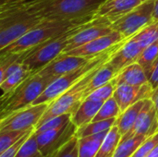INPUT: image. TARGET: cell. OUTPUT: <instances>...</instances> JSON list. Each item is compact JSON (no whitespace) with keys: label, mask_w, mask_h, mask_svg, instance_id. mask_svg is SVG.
I'll return each instance as SVG.
<instances>
[{"label":"cell","mask_w":158,"mask_h":157,"mask_svg":"<svg viewBox=\"0 0 158 157\" xmlns=\"http://www.w3.org/2000/svg\"><path fill=\"white\" fill-rule=\"evenodd\" d=\"M49 104L32 105L0 120V131L28 130L35 129Z\"/></svg>","instance_id":"9"},{"label":"cell","mask_w":158,"mask_h":157,"mask_svg":"<svg viewBox=\"0 0 158 157\" xmlns=\"http://www.w3.org/2000/svg\"><path fill=\"white\" fill-rule=\"evenodd\" d=\"M120 139L121 134L119 130L117 125H114L106 136L95 157H114L115 152L120 143Z\"/></svg>","instance_id":"24"},{"label":"cell","mask_w":158,"mask_h":157,"mask_svg":"<svg viewBox=\"0 0 158 157\" xmlns=\"http://www.w3.org/2000/svg\"><path fill=\"white\" fill-rule=\"evenodd\" d=\"M156 105V113H157V118H158V88L156 90H155L154 93H153V96L151 98Z\"/></svg>","instance_id":"38"},{"label":"cell","mask_w":158,"mask_h":157,"mask_svg":"<svg viewBox=\"0 0 158 157\" xmlns=\"http://www.w3.org/2000/svg\"><path fill=\"white\" fill-rule=\"evenodd\" d=\"M128 40H125L110 50L100 54L98 56H95L92 57L86 64L83 66L71 70L57 79H56L45 90L44 92L33 102L32 105H39V104H50L56 98H58L61 94H63L66 91H68L70 87H72L76 82H78L82 77H84L87 73L90 71L101 68L104 66L115 54V52Z\"/></svg>","instance_id":"5"},{"label":"cell","mask_w":158,"mask_h":157,"mask_svg":"<svg viewBox=\"0 0 158 157\" xmlns=\"http://www.w3.org/2000/svg\"><path fill=\"white\" fill-rule=\"evenodd\" d=\"M147 138L149 137L145 135H135L122 143H119L114 157H131Z\"/></svg>","instance_id":"27"},{"label":"cell","mask_w":158,"mask_h":157,"mask_svg":"<svg viewBox=\"0 0 158 157\" xmlns=\"http://www.w3.org/2000/svg\"><path fill=\"white\" fill-rule=\"evenodd\" d=\"M77 130L78 127L70 120L62 127L35 134L40 152L44 157H48L72 139Z\"/></svg>","instance_id":"10"},{"label":"cell","mask_w":158,"mask_h":157,"mask_svg":"<svg viewBox=\"0 0 158 157\" xmlns=\"http://www.w3.org/2000/svg\"><path fill=\"white\" fill-rule=\"evenodd\" d=\"M116 88H117L116 81H115V80H112L111 81L106 83L105 85H103V86L97 88L96 90H94V92H92L86 97V99L105 103L106 100H108L109 98L114 96V93L116 91Z\"/></svg>","instance_id":"30"},{"label":"cell","mask_w":158,"mask_h":157,"mask_svg":"<svg viewBox=\"0 0 158 157\" xmlns=\"http://www.w3.org/2000/svg\"><path fill=\"white\" fill-rule=\"evenodd\" d=\"M158 58V40L156 42L151 43L147 47L143 48L141 56L138 59V63L145 69L146 74L150 70L153 64Z\"/></svg>","instance_id":"29"},{"label":"cell","mask_w":158,"mask_h":157,"mask_svg":"<svg viewBox=\"0 0 158 157\" xmlns=\"http://www.w3.org/2000/svg\"><path fill=\"white\" fill-rule=\"evenodd\" d=\"M121 114V110L118 106V104L117 103L114 96L106 100L99 109L98 113L94 117L92 122L100 121V120H106L114 118H118Z\"/></svg>","instance_id":"28"},{"label":"cell","mask_w":158,"mask_h":157,"mask_svg":"<svg viewBox=\"0 0 158 157\" xmlns=\"http://www.w3.org/2000/svg\"><path fill=\"white\" fill-rule=\"evenodd\" d=\"M86 23L77 26L68 31H65L56 37L45 41L39 45L24 51V58L22 63L30 70L36 73L45 65H47L59 55H61L67 47L69 40Z\"/></svg>","instance_id":"6"},{"label":"cell","mask_w":158,"mask_h":157,"mask_svg":"<svg viewBox=\"0 0 158 157\" xmlns=\"http://www.w3.org/2000/svg\"><path fill=\"white\" fill-rule=\"evenodd\" d=\"M105 0H31L28 8L43 19L93 18Z\"/></svg>","instance_id":"1"},{"label":"cell","mask_w":158,"mask_h":157,"mask_svg":"<svg viewBox=\"0 0 158 157\" xmlns=\"http://www.w3.org/2000/svg\"><path fill=\"white\" fill-rule=\"evenodd\" d=\"M103 67V66H102ZM95 68L89 73H87L84 77H82L78 82H76L72 87H70L68 91H66L63 94H61L58 98L51 102L41 118L40 121L35 126V129L42 126L47 120L61 116L64 114H74L77 108L80 106L81 102L84 100V95L86 89L94 75V73L99 69Z\"/></svg>","instance_id":"7"},{"label":"cell","mask_w":158,"mask_h":157,"mask_svg":"<svg viewBox=\"0 0 158 157\" xmlns=\"http://www.w3.org/2000/svg\"><path fill=\"white\" fill-rule=\"evenodd\" d=\"M109 130L79 139V157H95Z\"/></svg>","instance_id":"22"},{"label":"cell","mask_w":158,"mask_h":157,"mask_svg":"<svg viewBox=\"0 0 158 157\" xmlns=\"http://www.w3.org/2000/svg\"><path fill=\"white\" fill-rule=\"evenodd\" d=\"M125 40L126 39H124L119 32L113 31L108 34L98 37L83 45H81L79 47H76L70 51L62 54L84 57H94L95 56H98L110 50L111 48H113L114 46H116L117 44Z\"/></svg>","instance_id":"13"},{"label":"cell","mask_w":158,"mask_h":157,"mask_svg":"<svg viewBox=\"0 0 158 157\" xmlns=\"http://www.w3.org/2000/svg\"><path fill=\"white\" fill-rule=\"evenodd\" d=\"M118 75V72L115 70V68L108 63V61L103 66L101 67L93 76L87 89L85 92V95H84V99H86V97L94 90H96L97 88L105 85L106 83L111 81L112 80H114L116 78V76Z\"/></svg>","instance_id":"23"},{"label":"cell","mask_w":158,"mask_h":157,"mask_svg":"<svg viewBox=\"0 0 158 157\" xmlns=\"http://www.w3.org/2000/svg\"><path fill=\"white\" fill-rule=\"evenodd\" d=\"M147 77H148L149 84L152 86V88L154 90H156L158 88V58L156 60V62L153 64L150 70L148 71Z\"/></svg>","instance_id":"37"},{"label":"cell","mask_w":158,"mask_h":157,"mask_svg":"<svg viewBox=\"0 0 158 157\" xmlns=\"http://www.w3.org/2000/svg\"><path fill=\"white\" fill-rule=\"evenodd\" d=\"M25 1H31V0H25Z\"/></svg>","instance_id":"42"},{"label":"cell","mask_w":158,"mask_h":157,"mask_svg":"<svg viewBox=\"0 0 158 157\" xmlns=\"http://www.w3.org/2000/svg\"><path fill=\"white\" fill-rule=\"evenodd\" d=\"M156 132H158L157 113L156 105L150 98L145 100L144 105L141 110L134 126L127 134L121 137L120 143L135 135H145L150 137Z\"/></svg>","instance_id":"12"},{"label":"cell","mask_w":158,"mask_h":157,"mask_svg":"<svg viewBox=\"0 0 158 157\" xmlns=\"http://www.w3.org/2000/svg\"><path fill=\"white\" fill-rule=\"evenodd\" d=\"M26 2L0 10V49L13 43L44 20L28 8Z\"/></svg>","instance_id":"4"},{"label":"cell","mask_w":158,"mask_h":157,"mask_svg":"<svg viewBox=\"0 0 158 157\" xmlns=\"http://www.w3.org/2000/svg\"><path fill=\"white\" fill-rule=\"evenodd\" d=\"M143 49L158 40V20H153L132 38Z\"/></svg>","instance_id":"26"},{"label":"cell","mask_w":158,"mask_h":157,"mask_svg":"<svg viewBox=\"0 0 158 157\" xmlns=\"http://www.w3.org/2000/svg\"><path fill=\"white\" fill-rule=\"evenodd\" d=\"M48 157H79V138L74 136Z\"/></svg>","instance_id":"33"},{"label":"cell","mask_w":158,"mask_h":157,"mask_svg":"<svg viewBox=\"0 0 158 157\" xmlns=\"http://www.w3.org/2000/svg\"><path fill=\"white\" fill-rule=\"evenodd\" d=\"M32 74H34V72L30 70L22 61H18L13 64L6 71L4 81L0 82V88L2 90L1 96L11 93Z\"/></svg>","instance_id":"18"},{"label":"cell","mask_w":158,"mask_h":157,"mask_svg":"<svg viewBox=\"0 0 158 157\" xmlns=\"http://www.w3.org/2000/svg\"><path fill=\"white\" fill-rule=\"evenodd\" d=\"M145 100L139 101L134 105L128 107L124 112H122L117 118L116 125L118 126L121 137L127 134L134 126L138 116L144 105Z\"/></svg>","instance_id":"21"},{"label":"cell","mask_w":158,"mask_h":157,"mask_svg":"<svg viewBox=\"0 0 158 157\" xmlns=\"http://www.w3.org/2000/svg\"><path fill=\"white\" fill-rule=\"evenodd\" d=\"M145 157H158V145L156 146Z\"/></svg>","instance_id":"40"},{"label":"cell","mask_w":158,"mask_h":157,"mask_svg":"<svg viewBox=\"0 0 158 157\" xmlns=\"http://www.w3.org/2000/svg\"><path fill=\"white\" fill-rule=\"evenodd\" d=\"M118 118H110V119H106V120H100V121H95V122H90L88 124H85L80 128H78L77 132L75 136L77 138H83L86 136H91L94 135L106 130H109L114 125H116Z\"/></svg>","instance_id":"25"},{"label":"cell","mask_w":158,"mask_h":157,"mask_svg":"<svg viewBox=\"0 0 158 157\" xmlns=\"http://www.w3.org/2000/svg\"><path fill=\"white\" fill-rule=\"evenodd\" d=\"M15 157H44L39 150L34 131L22 144Z\"/></svg>","instance_id":"32"},{"label":"cell","mask_w":158,"mask_h":157,"mask_svg":"<svg viewBox=\"0 0 158 157\" xmlns=\"http://www.w3.org/2000/svg\"><path fill=\"white\" fill-rule=\"evenodd\" d=\"M94 18V17L75 19H44L19 40L6 47L0 49V56L27 51L53 37L86 23Z\"/></svg>","instance_id":"2"},{"label":"cell","mask_w":158,"mask_h":157,"mask_svg":"<svg viewBox=\"0 0 158 157\" xmlns=\"http://www.w3.org/2000/svg\"><path fill=\"white\" fill-rule=\"evenodd\" d=\"M143 48L133 39L126 41L111 56L108 63L118 73L126 67L138 61Z\"/></svg>","instance_id":"16"},{"label":"cell","mask_w":158,"mask_h":157,"mask_svg":"<svg viewBox=\"0 0 158 157\" xmlns=\"http://www.w3.org/2000/svg\"><path fill=\"white\" fill-rule=\"evenodd\" d=\"M154 89L148 83L143 85H118L114 93V97L118 104L121 113L135 103L150 99L153 96Z\"/></svg>","instance_id":"14"},{"label":"cell","mask_w":158,"mask_h":157,"mask_svg":"<svg viewBox=\"0 0 158 157\" xmlns=\"http://www.w3.org/2000/svg\"><path fill=\"white\" fill-rule=\"evenodd\" d=\"M35 129L28 130H8L0 131V154L6 151L7 148L12 146L18 141H19L28 132L34 130Z\"/></svg>","instance_id":"31"},{"label":"cell","mask_w":158,"mask_h":157,"mask_svg":"<svg viewBox=\"0 0 158 157\" xmlns=\"http://www.w3.org/2000/svg\"><path fill=\"white\" fill-rule=\"evenodd\" d=\"M142 2V0H105L97 9L94 17L106 18L112 22L139 6Z\"/></svg>","instance_id":"17"},{"label":"cell","mask_w":158,"mask_h":157,"mask_svg":"<svg viewBox=\"0 0 158 157\" xmlns=\"http://www.w3.org/2000/svg\"><path fill=\"white\" fill-rule=\"evenodd\" d=\"M143 2H144V1H148V0H142Z\"/></svg>","instance_id":"41"},{"label":"cell","mask_w":158,"mask_h":157,"mask_svg":"<svg viewBox=\"0 0 158 157\" xmlns=\"http://www.w3.org/2000/svg\"><path fill=\"white\" fill-rule=\"evenodd\" d=\"M158 145V132L147 138L131 157H145Z\"/></svg>","instance_id":"35"},{"label":"cell","mask_w":158,"mask_h":157,"mask_svg":"<svg viewBox=\"0 0 158 157\" xmlns=\"http://www.w3.org/2000/svg\"><path fill=\"white\" fill-rule=\"evenodd\" d=\"M117 86L127 85H143L148 83V77L145 69L138 63L135 62L118 73L114 79Z\"/></svg>","instance_id":"19"},{"label":"cell","mask_w":158,"mask_h":157,"mask_svg":"<svg viewBox=\"0 0 158 157\" xmlns=\"http://www.w3.org/2000/svg\"><path fill=\"white\" fill-rule=\"evenodd\" d=\"M154 8L155 0L142 2L125 15L112 21L111 27L113 31L119 32L124 39L130 40L153 21Z\"/></svg>","instance_id":"8"},{"label":"cell","mask_w":158,"mask_h":157,"mask_svg":"<svg viewBox=\"0 0 158 157\" xmlns=\"http://www.w3.org/2000/svg\"><path fill=\"white\" fill-rule=\"evenodd\" d=\"M113 31L111 21L106 18L94 17L83 25L69 40L63 53L70 51L76 47L83 45L98 37Z\"/></svg>","instance_id":"11"},{"label":"cell","mask_w":158,"mask_h":157,"mask_svg":"<svg viewBox=\"0 0 158 157\" xmlns=\"http://www.w3.org/2000/svg\"><path fill=\"white\" fill-rule=\"evenodd\" d=\"M34 130H31L30 132H28L26 135H24L19 141H18L16 143H14L12 146H10L9 148H7L6 151H4L3 153L0 154V157H15L17 155L19 150L20 149V147L22 146V144L26 142V140L31 136V134L33 132Z\"/></svg>","instance_id":"36"},{"label":"cell","mask_w":158,"mask_h":157,"mask_svg":"<svg viewBox=\"0 0 158 157\" xmlns=\"http://www.w3.org/2000/svg\"><path fill=\"white\" fill-rule=\"evenodd\" d=\"M153 20H158V0H155V8L153 14Z\"/></svg>","instance_id":"39"},{"label":"cell","mask_w":158,"mask_h":157,"mask_svg":"<svg viewBox=\"0 0 158 157\" xmlns=\"http://www.w3.org/2000/svg\"><path fill=\"white\" fill-rule=\"evenodd\" d=\"M56 79L57 78L55 76H44L36 72L26 79L11 93L1 96L0 120L31 105Z\"/></svg>","instance_id":"3"},{"label":"cell","mask_w":158,"mask_h":157,"mask_svg":"<svg viewBox=\"0 0 158 157\" xmlns=\"http://www.w3.org/2000/svg\"><path fill=\"white\" fill-rule=\"evenodd\" d=\"M71 114H64L61 116H57L49 120H47L45 123H44L42 126H40L39 128L34 130V133L35 134H40L42 132L47 131V130H51L59 127H62L66 124H68L70 120H71Z\"/></svg>","instance_id":"34"},{"label":"cell","mask_w":158,"mask_h":157,"mask_svg":"<svg viewBox=\"0 0 158 157\" xmlns=\"http://www.w3.org/2000/svg\"><path fill=\"white\" fill-rule=\"evenodd\" d=\"M104 103L85 99L81 102L74 114L71 116V121L78 127H81L93 121Z\"/></svg>","instance_id":"20"},{"label":"cell","mask_w":158,"mask_h":157,"mask_svg":"<svg viewBox=\"0 0 158 157\" xmlns=\"http://www.w3.org/2000/svg\"><path fill=\"white\" fill-rule=\"evenodd\" d=\"M92 57H84L61 54L50 63L45 65L37 73L44 76H55L56 78L74 70L86 64Z\"/></svg>","instance_id":"15"}]
</instances>
